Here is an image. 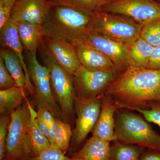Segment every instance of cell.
I'll use <instances>...</instances> for the list:
<instances>
[{
    "mask_svg": "<svg viewBox=\"0 0 160 160\" xmlns=\"http://www.w3.org/2000/svg\"><path fill=\"white\" fill-rule=\"evenodd\" d=\"M73 132L71 125L57 119L55 139L56 145L66 154L69 150Z\"/></svg>",
    "mask_w": 160,
    "mask_h": 160,
    "instance_id": "25",
    "label": "cell"
},
{
    "mask_svg": "<svg viewBox=\"0 0 160 160\" xmlns=\"http://www.w3.org/2000/svg\"><path fill=\"white\" fill-rule=\"evenodd\" d=\"M26 89L18 86L0 90L1 115H10L26 99Z\"/></svg>",
    "mask_w": 160,
    "mask_h": 160,
    "instance_id": "20",
    "label": "cell"
},
{
    "mask_svg": "<svg viewBox=\"0 0 160 160\" xmlns=\"http://www.w3.org/2000/svg\"><path fill=\"white\" fill-rule=\"evenodd\" d=\"M153 48L140 37L129 47V66L146 68Z\"/></svg>",
    "mask_w": 160,
    "mask_h": 160,
    "instance_id": "22",
    "label": "cell"
},
{
    "mask_svg": "<svg viewBox=\"0 0 160 160\" xmlns=\"http://www.w3.org/2000/svg\"><path fill=\"white\" fill-rule=\"evenodd\" d=\"M43 43L55 62L72 74L81 66L74 46L70 42L45 37Z\"/></svg>",
    "mask_w": 160,
    "mask_h": 160,
    "instance_id": "13",
    "label": "cell"
},
{
    "mask_svg": "<svg viewBox=\"0 0 160 160\" xmlns=\"http://www.w3.org/2000/svg\"><path fill=\"white\" fill-rule=\"evenodd\" d=\"M140 37L153 47L160 46V20L143 25Z\"/></svg>",
    "mask_w": 160,
    "mask_h": 160,
    "instance_id": "26",
    "label": "cell"
},
{
    "mask_svg": "<svg viewBox=\"0 0 160 160\" xmlns=\"http://www.w3.org/2000/svg\"><path fill=\"white\" fill-rule=\"evenodd\" d=\"M0 31L1 47L11 49L18 58L22 65L27 78V86L26 90L29 92L30 94L33 96L34 94V88L29 77L27 64L25 62L23 56L24 47L19 38L15 24L14 22L9 20L6 25L0 29Z\"/></svg>",
    "mask_w": 160,
    "mask_h": 160,
    "instance_id": "16",
    "label": "cell"
},
{
    "mask_svg": "<svg viewBox=\"0 0 160 160\" xmlns=\"http://www.w3.org/2000/svg\"><path fill=\"white\" fill-rule=\"evenodd\" d=\"M80 39L89 43L105 55L118 71L129 67V46L88 30L83 33Z\"/></svg>",
    "mask_w": 160,
    "mask_h": 160,
    "instance_id": "11",
    "label": "cell"
},
{
    "mask_svg": "<svg viewBox=\"0 0 160 160\" xmlns=\"http://www.w3.org/2000/svg\"><path fill=\"white\" fill-rule=\"evenodd\" d=\"M37 121L38 126L39 127L40 129L42 132L45 136L49 140L51 144V133H50L48 126L46 124V122L43 118L42 115L38 111L37 112Z\"/></svg>",
    "mask_w": 160,
    "mask_h": 160,
    "instance_id": "34",
    "label": "cell"
},
{
    "mask_svg": "<svg viewBox=\"0 0 160 160\" xmlns=\"http://www.w3.org/2000/svg\"><path fill=\"white\" fill-rule=\"evenodd\" d=\"M101 106V96L89 98L76 96L74 107L77 118L72 130L70 151L76 152L89 132L92 131L99 116Z\"/></svg>",
    "mask_w": 160,
    "mask_h": 160,
    "instance_id": "8",
    "label": "cell"
},
{
    "mask_svg": "<svg viewBox=\"0 0 160 160\" xmlns=\"http://www.w3.org/2000/svg\"><path fill=\"white\" fill-rule=\"evenodd\" d=\"M50 7L48 0H18L12 9L10 20L14 22L43 24Z\"/></svg>",
    "mask_w": 160,
    "mask_h": 160,
    "instance_id": "12",
    "label": "cell"
},
{
    "mask_svg": "<svg viewBox=\"0 0 160 160\" xmlns=\"http://www.w3.org/2000/svg\"><path fill=\"white\" fill-rule=\"evenodd\" d=\"M146 68L160 69V46H155L153 48Z\"/></svg>",
    "mask_w": 160,
    "mask_h": 160,
    "instance_id": "32",
    "label": "cell"
},
{
    "mask_svg": "<svg viewBox=\"0 0 160 160\" xmlns=\"http://www.w3.org/2000/svg\"><path fill=\"white\" fill-rule=\"evenodd\" d=\"M110 145L111 160H140L145 148L113 141Z\"/></svg>",
    "mask_w": 160,
    "mask_h": 160,
    "instance_id": "23",
    "label": "cell"
},
{
    "mask_svg": "<svg viewBox=\"0 0 160 160\" xmlns=\"http://www.w3.org/2000/svg\"><path fill=\"white\" fill-rule=\"evenodd\" d=\"M0 57L2 58L7 70L14 79L17 86L26 90L27 78L18 57L11 49L3 47L0 50Z\"/></svg>",
    "mask_w": 160,
    "mask_h": 160,
    "instance_id": "21",
    "label": "cell"
},
{
    "mask_svg": "<svg viewBox=\"0 0 160 160\" xmlns=\"http://www.w3.org/2000/svg\"><path fill=\"white\" fill-rule=\"evenodd\" d=\"M99 116L92 130V135L111 143L115 140V117L117 108L113 99L102 94Z\"/></svg>",
    "mask_w": 160,
    "mask_h": 160,
    "instance_id": "15",
    "label": "cell"
},
{
    "mask_svg": "<svg viewBox=\"0 0 160 160\" xmlns=\"http://www.w3.org/2000/svg\"><path fill=\"white\" fill-rule=\"evenodd\" d=\"M28 160H73L65 155V153L57 145L51 146L35 157Z\"/></svg>",
    "mask_w": 160,
    "mask_h": 160,
    "instance_id": "28",
    "label": "cell"
},
{
    "mask_svg": "<svg viewBox=\"0 0 160 160\" xmlns=\"http://www.w3.org/2000/svg\"><path fill=\"white\" fill-rule=\"evenodd\" d=\"M30 118L29 102L26 98L10 114L4 160H28L31 158L28 139Z\"/></svg>",
    "mask_w": 160,
    "mask_h": 160,
    "instance_id": "6",
    "label": "cell"
},
{
    "mask_svg": "<svg viewBox=\"0 0 160 160\" xmlns=\"http://www.w3.org/2000/svg\"><path fill=\"white\" fill-rule=\"evenodd\" d=\"M143 25L124 16L93 12L88 30L130 46L140 37Z\"/></svg>",
    "mask_w": 160,
    "mask_h": 160,
    "instance_id": "5",
    "label": "cell"
},
{
    "mask_svg": "<svg viewBox=\"0 0 160 160\" xmlns=\"http://www.w3.org/2000/svg\"><path fill=\"white\" fill-rule=\"evenodd\" d=\"M26 55L28 72L34 88L33 96L38 108H46L56 118L62 120L61 109L52 92L49 70L39 62L36 54L26 52Z\"/></svg>",
    "mask_w": 160,
    "mask_h": 160,
    "instance_id": "7",
    "label": "cell"
},
{
    "mask_svg": "<svg viewBox=\"0 0 160 160\" xmlns=\"http://www.w3.org/2000/svg\"><path fill=\"white\" fill-rule=\"evenodd\" d=\"M38 109V111L42 115L50 131L51 136V145H57L55 136L57 125V118L55 117L51 112L46 108L41 107Z\"/></svg>",
    "mask_w": 160,
    "mask_h": 160,
    "instance_id": "30",
    "label": "cell"
},
{
    "mask_svg": "<svg viewBox=\"0 0 160 160\" xmlns=\"http://www.w3.org/2000/svg\"><path fill=\"white\" fill-rule=\"evenodd\" d=\"M103 94L113 99L117 109H145L151 102H160V69L129 66Z\"/></svg>",
    "mask_w": 160,
    "mask_h": 160,
    "instance_id": "1",
    "label": "cell"
},
{
    "mask_svg": "<svg viewBox=\"0 0 160 160\" xmlns=\"http://www.w3.org/2000/svg\"><path fill=\"white\" fill-rule=\"evenodd\" d=\"M155 1H157V2H160V0H155Z\"/></svg>",
    "mask_w": 160,
    "mask_h": 160,
    "instance_id": "37",
    "label": "cell"
},
{
    "mask_svg": "<svg viewBox=\"0 0 160 160\" xmlns=\"http://www.w3.org/2000/svg\"><path fill=\"white\" fill-rule=\"evenodd\" d=\"M15 86H17L16 83L7 70L2 58L0 57V89H8Z\"/></svg>",
    "mask_w": 160,
    "mask_h": 160,
    "instance_id": "31",
    "label": "cell"
},
{
    "mask_svg": "<svg viewBox=\"0 0 160 160\" xmlns=\"http://www.w3.org/2000/svg\"><path fill=\"white\" fill-rule=\"evenodd\" d=\"M11 8L0 3V29L10 20Z\"/></svg>",
    "mask_w": 160,
    "mask_h": 160,
    "instance_id": "33",
    "label": "cell"
},
{
    "mask_svg": "<svg viewBox=\"0 0 160 160\" xmlns=\"http://www.w3.org/2000/svg\"><path fill=\"white\" fill-rule=\"evenodd\" d=\"M114 141L160 151V135L142 116L118 109Z\"/></svg>",
    "mask_w": 160,
    "mask_h": 160,
    "instance_id": "3",
    "label": "cell"
},
{
    "mask_svg": "<svg viewBox=\"0 0 160 160\" xmlns=\"http://www.w3.org/2000/svg\"><path fill=\"white\" fill-rule=\"evenodd\" d=\"M124 109L138 112L147 122L154 123L160 127V102H151L145 109L126 107Z\"/></svg>",
    "mask_w": 160,
    "mask_h": 160,
    "instance_id": "27",
    "label": "cell"
},
{
    "mask_svg": "<svg viewBox=\"0 0 160 160\" xmlns=\"http://www.w3.org/2000/svg\"><path fill=\"white\" fill-rule=\"evenodd\" d=\"M14 22L24 50L27 53L36 54L37 50L42 44L45 37L42 24L18 22Z\"/></svg>",
    "mask_w": 160,
    "mask_h": 160,
    "instance_id": "17",
    "label": "cell"
},
{
    "mask_svg": "<svg viewBox=\"0 0 160 160\" xmlns=\"http://www.w3.org/2000/svg\"><path fill=\"white\" fill-rule=\"evenodd\" d=\"M18 0H0V3L4 4L12 9V7Z\"/></svg>",
    "mask_w": 160,
    "mask_h": 160,
    "instance_id": "36",
    "label": "cell"
},
{
    "mask_svg": "<svg viewBox=\"0 0 160 160\" xmlns=\"http://www.w3.org/2000/svg\"><path fill=\"white\" fill-rule=\"evenodd\" d=\"M99 10L130 18L143 26L160 20V2L155 0H114Z\"/></svg>",
    "mask_w": 160,
    "mask_h": 160,
    "instance_id": "9",
    "label": "cell"
},
{
    "mask_svg": "<svg viewBox=\"0 0 160 160\" xmlns=\"http://www.w3.org/2000/svg\"><path fill=\"white\" fill-rule=\"evenodd\" d=\"M42 46L41 56L49 70L52 92L61 109L62 120L71 125L74 119L77 96L73 75L55 62L43 42Z\"/></svg>",
    "mask_w": 160,
    "mask_h": 160,
    "instance_id": "4",
    "label": "cell"
},
{
    "mask_svg": "<svg viewBox=\"0 0 160 160\" xmlns=\"http://www.w3.org/2000/svg\"><path fill=\"white\" fill-rule=\"evenodd\" d=\"M118 72L91 70L80 66L73 74L77 95L88 98L101 96L117 77Z\"/></svg>",
    "mask_w": 160,
    "mask_h": 160,
    "instance_id": "10",
    "label": "cell"
},
{
    "mask_svg": "<svg viewBox=\"0 0 160 160\" xmlns=\"http://www.w3.org/2000/svg\"><path fill=\"white\" fill-rule=\"evenodd\" d=\"M50 6L63 5L91 12L99 10L114 0H48Z\"/></svg>",
    "mask_w": 160,
    "mask_h": 160,
    "instance_id": "24",
    "label": "cell"
},
{
    "mask_svg": "<svg viewBox=\"0 0 160 160\" xmlns=\"http://www.w3.org/2000/svg\"><path fill=\"white\" fill-rule=\"evenodd\" d=\"M140 160H160V151L147 149L143 152Z\"/></svg>",
    "mask_w": 160,
    "mask_h": 160,
    "instance_id": "35",
    "label": "cell"
},
{
    "mask_svg": "<svg viewBox=\"0 0 160 160\" xmlns=\"http://www.w3.org/2000/svg\"><path fill=\"white\" fill-rule=\"evenodd\" d=\"M10 121V115H1L0 118V160H4L6 152V139Z\"/></svg>",
    "mask_w": 160,
    "mask_h": 160,
    "instance_id": "29",
    "label": "cell"
},
{
    "mask_svg": "<svg viewBox=\"0 0 160 160\" xmlns=\"http://www.w3.org/2000/svg\"><path fill=\"white\" fill-rule=\"evenodd\" d=\"M110 145L109 142L92 136L71 158L73 160H111Z\"/></svg>",
    "mask_w": 160,
    "mask_h": 160,
    "instance_id": "18",
    "label": "cell"
},
{
    "mask_svg": "<svg viewBox=\"0 0 160 160\" xmlns=\"http://www.w3.org/2000/svg\"><path fill=\"white\" fill-rule=\"evenodd\" d=\"M74 46L81 66L91 70L118 71L109 58L82 40L71 42Z\"/></svg>",
    "mask_w": 160,
    "mask_h": 160,
    "instance_id": "14",
    "label": "cell"
},
{
    "mask_svg": "<svg viewBox=\"0 0 160 160\" xmlns=\"http://www.w3.org/2000/svg\"><path fill=\"white\" fill-rule=\"evenodd\" d=\"M93 12L71 6H51L42 24L45 37L66 40L71 42L80 39L88 26Z\"/></svg>",
    "mask_w": 160,
    "mask_h": 160,
    "instance_id": "2",
    "label": "cell"
},
{
    "mask_svg": "<svg viewBox=\"0 0 160 160\" xmlns=\"http://www.w3.org/2000/svg\"></svg>",
    "mask_w": 160,
    "mask_h": 160,
    "instance_id": "38",
    "label": "cell"
},
{
    "mask_svg": "<svg viewBox=\"0 0 160 160\" xmlns=\"http://www.w3.org/2000/svg\"><path fill=\"white\" fill-rule=\"evenodd\" d=\"M29 108L31 118L28 129V139L31 151V158H32L37 156L51 146V144L38 126L37 112L35 111L29 102Z\"/></svg>",
    "mask_w": 160,
    "mask_h": 160,
    "instance_id": "19",
    "label": "cell"
}]
</instances>
